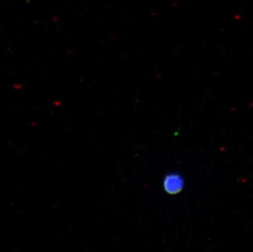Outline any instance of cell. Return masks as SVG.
<instances>
[{
    "label": "cell",
    "instance_id": "6da1fadb",
    "mask_svg": "<svg viewBox=\"0 0 253 252\" xmlns=\"http://www.w3.org/2000/svg\"><path fill=\"white\" fill-rule=\"evenodd\" d=\"M183 180L176 174H169L164 180V188L169 193H176L183 188Z\"/></svg>",
    "mask_w": 253,
    "mask_h": 252
}]
</instances>
